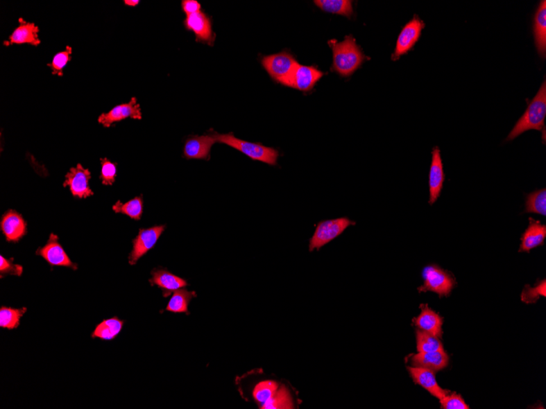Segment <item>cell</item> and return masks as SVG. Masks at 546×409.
Wrapping results in <instances>:
<instances>
[{
    "instance_id": "obj_12",
    "label": "cell",
    "mask_w": 546,
    "mask_h": 409,
    "mask_svg": "<svg viewBox=\"0 0 546 409\" xmlns=\"http://www.w3.org/2000/svg\"><path fill=\"white\" fill-rule=\"evenodd\" d=\"M444 181L445 173L441 153L438 146H435L432 150V162H431L429 176L430 205H433L441 195Z\"/></svg>"
},
{
    "instance_id": "obj_34",
    "label": "cell",
    "mask_w": 546,
    "mask_h": 409,
    "mask_svg": "<svg viewBox=\"0 0 546 409\" xmlns=\"http://www.w3.org/2000/svg\"><path fill=\"white\" fill-rule=\"evenodd\" d=\"M540 297H546L545 279L540 280L534 288L527 284L521 294V300L527 304H532L538 301Z\"/></svg>"
},
{
    "instance_id": "obj_22",
    "label": "cell",
    "mask_w": 546,
    "mask_h": 409,
    "mask_svg": "<svg viewBox=\"0 0 546 409\" xmlns=\"http://www.w3.org/2000/svg\"><path fill=\"white\" fill-rule=\"evenodd\" d=\"M151 275H153V278L150 279V283L162 288L164 297H169L173 292L185 288L187 285L186 280L176 277L165 270H154Z\"/></svg>"
},
{
    "instance_id": "obj_25",
    "label": "cell",
    "mask_w": 546,
    "mask_h": 409,
    "mask_svg": "<svg viewBox=\"0 0 546 409\" xmlns=\"http://www.w3.org/2000/svg\"><path fill=\"white\" fill-rule=\"evenodd\" d=\"M195 296V292H189L185 288L178 289L173 292L171 299L167 307V311L173 312V313L189 314L188 305Z\"/></svg>"
},
{
    "instance_id": "obj_36",
    "label": "cell",
    "mask_w": 546,
    "mask_h": 409,
    "mask_svg": "<svg viewBox=\"0 0 546 409\" xmlns=\"http://www.w3.org/2000/svg\"><path fill=\"white\" fill-rule=\"evenodd\" d=\"M22 272V266L13 263V259H6L3 256H0V274H1V278L8 275L21 277Z\"/></svg>"
},
{
    "instance_id": "obj_6",
    "label": "cell",
    "mask_w": 546,
    "mask_h": 409,
    "mask_svg": "<svg viewBox=\"0 0 546 409\" xmlns=\"http://www.w3.org/2000/svg\"><path fill=\"white\" fill-rule=\"evenodd\" d=\"M353 220L348 218H339L323 220L316 226L313 237L309 241V251L319 250L334 238L341 236L348 227L355 226Z\"/></svg>"
},
{
    "instance_id": "obj_5",
    "label": "cell",
    "mask_w": 546,
    "mask_h": 409,
    "mask_svg": "<svg viewBox=\"0 0 546 409\" xmlns=\"http://www.w3.org/2000/svg\"><path fill=\"white\" fill-rule=\"evenodd\" d=\"M261 63L273 80L287 87L299 64L293 55L287 51L266 56Z\"/></svg>"
},
{
    "instance_id": "obj_21",
    "label": "cell",
    "mask_w": 546,
    "mask_h": 409,
    "mask_svg": "<svg viewBox=\"0 0 546 409\" xmlns=\"http://www.w3.org/2000/svg\"><path fill=\"white\" fill-rule=\"evenodd\" d=\"M412 365L415 367L438 372L448 365L447 354L443 351L434 352H419L411 358Z\"/></svg>"
},
{
    "instance_id": "obj_39",
    "label": "cell",
    "mask_w": 546,
    "mask_h": 409,
    "mask_svg": "<svg viewBox=\"0 0 546 409\" xmlns=\"http://www.w3.org/2000/svg\"><path fill=\"white\" fill-rule=\"evenodd\" d=\"M139 0H125V1H123L126 6L130 7H136L139 6Z\"/></svg>"
},
{
    "instance_id": "obj_15",
    "label": "cell",
    "mask_w": 546,
    "mask_h": 409,
    "mask_svg": "<svg viewBox=\"0 0 546 409\" xmlns=\"http://www.w3.org/2000/svg\"><path fill=\"white\" fill-rule=\"evenodd\" d=\"M323 75V72L319 71L318 68L302 66L299 63L293 73L288 87L302 92H309L314 89Z\"/></svg>"
},
{
    "instance_id": "obj_4",
    "label": "cell",
    "mask_w": 546,
    "mask_h": 409,
    "mask_svg": "<svg viewBox=\"0 0 546 409\" xmlns=\"http://www.w3.org/2000/svg\"><path fill=\"white\" fill-rule=\"evenodd\" d=\"M424 284L418 288V291L434 292L440 297H447L452 289L457 286L453 275L447 270L440 268L437 265L426 266L422 271Z\"/></svg>"
},
{
    "instance_id": "obj_35",
    "label": "cell",
    "mask_w": 546,
    "mask_h": 409,
    "mask_svg": "<svg viewBox=\"0 0 546 409\" xmlns=\"http://www.w3.org/2000/svg\"><path fill=\"white\" fill-rule=\"evenodd\" d=\"M101 161L100 179L104 186H112L117 176V164L112 163L108 158H102Z\"/></svg>"
},
{
    "instance_id": "obj_3",
    "label": "cell",
    "mask_w": 546,
    "mask_h": 409,
    "mask_svg": "<svg viewBox=\"0 0 546 409\" xmlns=\"http://www.w3.org/2000/svg\"><path fill=\"white\" fill-rule=\"evenodd\" d=\"M213 134L217 142L226 144L241 151L251 159L260 161V162L273 165V166H276L278 164L279 153L278 150L272 148V147L241 140L234 136L232 133L219 134V133L214 132Z\"/></svg>"
},
{
    "instance_id": "obj_28",
    "label": "cell",
    "mask_w": 546,
    "mask_h": 409,
    "mask_svg": "<svg viewBox=\"0 0 546 409\" xmlns=\"http://www.w3.org/2000/svg\"><path fill=\"white\" fill-rule=\"evenodd\" d=\"M26 308L15 309L10 307H1L0 309V327L8 330L19 327L22 317L26 314Z\"/></svg>"
},
{
    "instance_id": "obj_7",
    "label": "cell",
    "mask_w": 546,
    "mask_h": 409,
    "mask_svg": "<svg viewBox=\"0 0 546 409\" xmlns=\"http://www.w3.org/2000/svg\"><path fill=\"white\" fill-rule=\"evenodd\" d=\"M425 26V22L421 21L418 17L415 16L403 27L397 40L395 51L392 56L393 61H397L402 55L407 54L414 47L417 41L419 40Z\"/></svg>"
},
{
    "instance_id": "obj_38",
    "label": "cell",
    "mask_w": 546,
    "mask_h": 409,
    "mask_svg": "<svg viewBox=\"0 0 546 409\" xmlns=\"http://www.w3.org/2000/svg\"><path fill=\"white\" fill-rule=\"evenodd\" d=\"M182 11L187 16L201 12V6L196 0H182L181 3Z\"/></svg>"
},
{
    "instance_id": "obj_14",
    "label": "cell",
    "mask_w": 546,
    "mask_h": 409,
    "mask_svg": "<svg viewBox=\"0 0 546 409\" xmlns=\"http://www.w3.org/2000/svg\"><path fill=\"white\" fill-rule=\"evenodd\" d=\"M215 142L217 141L215 140L213 133L189 137L185 142L183 155L187 159L209 160L211 148Z\"/></svg>"
},
{
    "instance_id": "obj_16",
    "label": "cell",
    "mask_w": 546,
    "mask_h": 409,
    "mask_svg": "<svg viewBox=\"0 0 546 409\" xmlns=\"http://www.w3.org/2000/svg\"><path fill=\"white\" fill-rule=\"evenodd\" d=\"M0 228L8 242L17 243L27 233L26 223L15 210L4 214L0 222Z\"/></svg>"
},
{
    "instance_id": "obj_33",
    "label": "cell",
    "mask_w": 546,
    "mask_h": 409,
    "mask_svg": "<svg viewBox=\"0 0 546 409\" xmlns=\"http://www.w3.org/2000/svg\"><path fill=\"white\" fill-rule=\"evenodd\" d=\"M279 385L276 381H265L256 385L254 390V397L257 401L264 404L277 392Z\"/></svg>"
},
{
    "instance_id": "obj_27",
    "label": "cell",
    "mask_w": 546,
    "mask_h": 409,
    "mask_svg": "<svg viewBox=\"0 0 546 409\" xmlns=\"http://www.w3.org/2000/svg\"><path fill=\"white\" fill-rule=\"evenodd\" d=\"M112 209L116 214H125L132 219L139 220L144 212V200L142 196L135 197L126 204H122L119 200L113 205Z\"/></svg>"
},
{
    "instance_id": "obj_8",
    "label": "cell",
    "mask_w": 546,
    "mask_h": 409,
    "mask_svg": "<svg viewBox=\"0 0 546 409\" xmlns=\"http://www.w3.org/2000/svg\"><path fill=\"white\" fill-rule=\"evenodd\" d=\"M165 226H157L148 229H140L137 236L133 241V251L128 256V263L135 265L141 257L153 249L159 238L162 236Z\"/></svg>"
},
{
    "instance_id": "obj_10",
    "label": "cell",
    "mask_w": 546,
    "mask_h": 409,
    "mask_svg": "<svg viewBox=\"0 0 546 409\" xmlns=\"http://www.w3.org/2000/svg\"><path fill=\"white\" fill-rule=\"evenodd\" d=\"M128 118L137 121L142 118L141 105L136 98H132L127 103L117 105L108 113L101 114L98 122L105 128H110L113 123Z\"/></svg>"
},
{
    "instance_id": "obj_23",
    "label": "cell",
    "mask_w": 546,
    "mask_h": 409,
    "mask_svg": "<svg viewBox=\"0 0 546 409\" xmlns=\"http://www.w3.org/2000/svg\"><path fill=\"white\" fill-rule=\"evenodd\" d=\"M534 40L536 49L541 58L546 55V2L541 1L536 12L534 24Z\"/></svg>"
},
{
    "instance_id": "obj_24",
    "label": "cell",
    "mask_w": 546,
    "mask_h": 409,
    "mask_svg": "<svg viewBox=\"0 0 546 409\" xmlns=\"http://www.w3.org/2000/svg\"><path fill=\"white\" fill-rule=\"evenodd\" d=\"M123 326V321L118 319L117 317L105 320L96 328L92 333V338H99L104 341H112L121 332Z\"/></svg>"
},
{
    "instance_id": "obj_2",
    "label": "cell",
    "mask_w": 546,
    "mask_h": 409,
    "mask_svg": "<svg viewBox=\"0 0 546 409\" xmlns=\"http://www.w3.org/2000/svg\"><path fill=\"white\" fill-rule=\"evenodd\" d=\"M546 116V82H543L538 93L527 107L524 116L516 123L507 137L506 141H513L526 131H541L545 128Z\"/></svg>"
},
{
    "instance_id": "obj_19",
    "label": "cell",
    "mask_w": 546,
    "mask_h": 409,
    "mask_svg": "<svg viewBox=\"0 0 546 409\" xmlns=\"http://www.w3.org/2000/svg\"><path fill=\"white\" fill-rule=\"evenodd\" d=\"M420 309V315L413 320L416 327L434 336L441 338L443 324L442 317L431 310L428 305H421Z\"/></svg>"
},
{
    "instance_id": "obj_26",
    "label": "cell",
    "mask_w": 546,
    "mask_h": 409,
    "mask_svg": "<svg viewBox=\"0 0 546 409\" xmlns=\"http://www.w3.org/2000/svg\"><path fill=\"white\" fill-rule=\"evenodd\" d=\"M314 3L324 12L347 17L352 15V3L350 0H315Z\"/></svg>"
},
{
    "instance_id": "obj_11",
    "label": "cell",
    "mask_w": 546,
    "mask_h": 409,
    "mask_svg": "<svg viewBox=\"0 0 546 409\" xmlns=\"http://www.w3.org/2000/svg\"><path fill=\"white\" fill-rule=\"evenodd\" d=\"M36 255L42 256L50 266H65L74 270L78 269L77 264L72 263L59 243L58 236L56 234H50L48 243L36 251Z\"/></svg>"
},
{
    "instance_id": "obj_20",
    "label": "cell",
    "mask_w": 546,
    "mask_h": 409,
    "mask_svg": "<svg viewBox=\"0 0 546 409\" xmlns=\"http://www.w3.org/2000/svg\"><path fill=\"white\" fill-rule=\"evenodd\" d=\"M546 238V226L539 220L529 218V227L522 234L520 252H529L535 247L543 245Z\"/></svg>"
},
{
    "instance_id": "obj_1",
    "label": "cell",
    "mask_w": 546,
    "mask_h": 409,
    "mask_svg": "<svg viewBox=\"0 0 546 409\" xmlns=\"http://www.w3.org/2000/svg\"><path fill=\"white\" fill-rule=\"evenodd\" d=\"M333 53V70L343 77L352 75L366 59L352 35L345 37L342 42L329 41Z\"/></svg>"
},
{
    "instance_id": "obj_29",
    "label": "cell",
    "mask_w": 546,
    "mask_h": 409,
    "mask_svg": "<svg viewBox=\"0 0 546 409\" xmlns=\"http://www.w3.org/2000/svg\"><path fill=\"white\" fill-rule=\"evenodd\" d=\"M524 213L546 215V190L545 188L527 195Z\"/></svg>"
},
{
    "instance_id": "obj_31",
    "label": "cell",
    "mask_w": 546,
    "mask_h": 409,
    "mask_svg": "<svg viewBox=\"0 0 546 409\" xmlns=\"http://www.w3.org/2000/svg\"><path fill=\"white\" fill-rule=\"evenodd\" d=\"M72 52L71 46H67L65 50L55 54L52 62L47 64V67L51 69L53 76H63L64 68L71 61Z\"/></svg>"
},
{
    "instance_id": "obj_13",
    "label": "cell",
    "mask_w": 546,
    "mask_h": 409,
    "mask_svg": "<svg viewBox=\"0 0 546 409\" xmlns=\"http://www.w3.org/2000/svg\"><path fill=\"white\" fill-rule=\"evenodd\" d=\"M185 26L187 31L194 32L197 42H203L212 46L215 40V35L212 30V24L207 15L203 12L187 16Z\"/></svg>"
},
{
    "instance_id": "obj_32",
    "label": "cell",
    "mask_w": 546,
    "mask_h": 409,
    "mask_svg": "<svg viewBox=\"0 0 546 409\" xmlns=\"http://www.w3.org/2000/svg\"><path fill=\"white\" fill-rule=\"evenodd\" d=\"M264 409H277V408H293V402L291 394L288 390L282 387L278 388L277 392L269 399L268 402L263 404Z\"/></svg>"
},
{
    "instance_id": "obj_18",
    "label": "cell",
    "mask_w": 546,
    "mask_h": 409,
    "mask_svg": "<svg viewBox=\"0 0 546 409\" xmlns=\"http://www.w3.org/2000/svg\"><path fill=\"white\" fill-rule=\"evenodd\" d=\"M39 33V26L35 23L20 19V25L13 31L4 45L30 44L37 47L41 44Z\"/></svg>"
},
{
    "instance_id": "obj_37",
    "label": "cell",
    "mask_w": 546,
    "mask_h": 409,
    "mask_svg": "<svg viewBox=\"0 0 546 409\" xmlns=\"http://www.w3.org/2000/svg\"><path fill=\"white\" fill-rule=\"evenodd\" d=\"M441 401V407L443 409H469L470 407L467 406L464 399H463L460 394L454 393L451 395H447Z\"/></svg>"
},
{
    "instance_id": "obj_17",
    "label": "cell",
    "mask_w": 546,
    "mask_h": 409,
    "mask_svg": "<svg viewBox=\"0 0 546 409\" xmlns=\"http://www.w3.org/2000/svg\"><path fill=\"white\" fill-rule=\"evenodd\" d=\"M410 375L416 384L421 385L438 399H442L450 393L449 390L439 387L434 372L420 367H407Z\"/></svg>"
},
{
    "instance_id": "obj_9",
    "label": "cell",
    "mask_w": 546,
    "mask_h": 409,
    "mask_svg": "<svg viewBox=\"0 0 546 409\" xmlns=\"http://www.w3.org/2000/svg\"><path fill=\"white\" fill-rule=\"evenodd\" d=\"M90 179L89 170L83 167L80 164H78L76 167L71 168L66 174L63 186L70 188L73 196L80 198V199H86V198L94 195V192L89 187Z\"/></svg>"
},
{
    "instance_id": "obj_30",
    "label": "cell",
    "mask_w": 546,
    "mask_h": 409,
    "mask_svg": "<svg viewBox=\"0 0 546 409\" xmlns=\"http://www.w3.org/2000/svg\"><path fill=\"white\" fill-rule=\"evenodd\" d=\"M417 351L418 352H434L443 351V347L439 338L425 332L417 330L416 332Z\"/></svg>"
}]
</instances>
